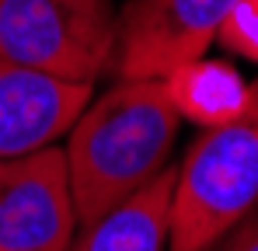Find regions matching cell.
<instances>
[{"mask_svg":"<svg viewBox=\"0 0 258 251\" xmlns=\"http://www.w3.org/2000/svg\"><path fill=\"white\" fill-rule=\"evenodd\" d=\"M178 122L164 81H119L87 101L63 147L81 230L171 167Z\"/></svg>","mask_w":258,"mask_h":251,"instance_id":"cell-1","label":"cell"},{"mask_svg":"<svg viewBox=\"0 0 258 251\" xmlns=\"http://www.w3.org/2000/svg\"><path fill=\"white\" fill-rule=\"evenodd\" d=\"M174 167L168 251H210L258 206V81L244 108L203 129Z\"/></svg>","mask_w":258,"mask_h":251,"instance_id":"cell-2","label":"cell"},{"mask_svg":"<svg viewBox=\"0 0 258 251\" xmlns=\"http://www.w3.org/2000/svg\"><path fill=\"white\" fill-rule=\"evenodd\" d=\"M119 11L112 0H0V59L87 84L112 70Z\"/></svg>","mask_w":258,"mask_h":251,"instance_id":"cell-3","label":"cell"},{"mask_svg":"<svg viewBox=\"0 0 258 251\" xmlns=\"http://www.w3.org/2000/svg\"><path fill=\"white\" fill-rule=\"evenodd\" d=\"M234 7L237 0H129L119 11L112 70L119 81H164L216 45V32Z\"/></svg>","mask_w":258,"mask_h":251,"instance_id":"cell-4","label":"cell"},{"mask_svg":"<svg viewBox=\"0 0 258 251\" xmlns=\"http://www.w3.org/2000/svg\"><path fill=\"white\" fill-rule=\"evenodd\" d=\"M77 227L63 147L0 164V251H70Z\"/></svg>","mask_w":258,"mask_h":251,"instance_id":"cell-5","label":"cell"},{"mask_svg":"<svg viewBox=\"0 0 258 251\" xmlns=\"http://www.w3.org/2000/svg\"><path fill=\"white\" fill-rule=\"evenodd\" d=\"M91 98L94 87L87 84L56 81L0 59V164L56 147Z\"/></svg>","mask_w":258,"mask_h":251,"instance_id":"cell-6","label":"cell"},{"mask_svg":"<svg viewBox=\"0 0 258 251\" xmlns=\"http://www.w3.org/2000/svg\"><path fill=\"white\" fill-rule=\"evenodd\" d=\"M174 171L178 167L171 164L133 199L101 216L94 227L81 230L70 251H168Z\"/></svg>","mask_w":258,"mask_h":251,"instance_id":"cell-7","label":"cell"},{"mask_svg":"<svg viewBox=\"0 0 258 251\" xmlns=\"http://www.w3.org/2000/svg\"><path fill=\"white\" fill-rule=\"evenodd\" d=\"M164 87L178 119L203 129L230 122L248 101V81L241 77V70H234L227 59L210 56L181 63L164 77Z\"/></svg>","mask_w":258,"mask_h":251,"instance_id":"cell-8","label":"cell"},{"mask_svg":"<svg viewBox=\"0 0 258 251\" xmlns=\"http://www.w3.org/2000/svg\"><path fill=\"white\" fill-rule=\"evenodd\" d=\"M216 45L230 56L258 63V0H237L216 32Z\"/></svg>","mask_w":258,"mask_h":251,"instance_id":"cell-9","label":"cell"},{"mask_svg":"<svg viewBox=\"0 0 258 251\" xmlns=\"http://www.w3.org/2000/svg\"><path fill=\"white\" fill-rule=\"evenodd\" d=\"M210 251H258V213H248L234 230H227Z\"/></svg>","mask_w":258,"mask_h":251,"instance_id":"cell-10","label":"cell"}]
</instances>
